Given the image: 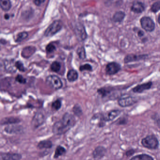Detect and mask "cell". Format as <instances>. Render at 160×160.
Returning a JSON list of instances; mask_svg holds the SVG:
<instances>
[{
  "mask_svg": "<svg viewBox=\"0 0 160 160\" xmlns=\"http://www.w3.org/2000/svg\"><path fill=\"white\" fill-rule=\"evenodd\" d=\"M152 83V82H148L147 83H144V84H141V85H138L132 89L133 91L135 92H143L146 90H148L151 88Z\"/></svg>",
  "mask_w": 160,
  "mask_h": 160,
  "instance_id": "obj_16",
  "label": "cell"
},
{
  "mask_svg": "<svg viewBox=\"0 0 160 160\" xmlns=\"http://www.w3.org/2000/svg\"><path fill=\"white\" fill-rule=\"evenodd\" d=\"M23 127L21 125H8L4 128V131L9 134H19L23 132Z\"/></svg>",
  "mask_w": 160,
  "mask_h": 160,
  "instance_id": "obj_12",
  "label": "cell"
},
{
  "mask_svg": "<svg viewBox=\"0 0 160 160\" xmlns=\"http://www.w3.org/2000/svg\"><path fill=\"white\" fill-rule=\"evenodd\" d=\"M66 152V150L64 147L62 146H58L55 150V153H54V158L57 159V158L59 157L60 156H62L64 155Z\"/></svg>",
  "mask_w": 160,
  "mask_h": 160,
  "instance_id": "obj_20",
  "label": "cell"
},
{
  "mask_svg": "<svg viewBox=\"0 0 160 160\" xmlns=\"http://www.w3.org/2000/svg\"><path fill=\"white\" fill-rule=\"evenodd\" d=\"M136 100L134 97L128 95L122 96L118 100V104L122 107L130 106L134 104Z\"/></svg>",
  "mask_w": 160,
  "mask_h": 160,
  "instance_id": "obj_7",
  "label": "cell"
},
{
  "mask_svg": "<svg viewBox=\"0 0 160 160\" xmlns=\"http://www.w3.org/2000/svg\"><path fill=\"white\" fill-rule=\"evenodd\" d=\"M106 152V150L104 147L99 146L93 151L92 153L93 158L95 160H99L104 156Z\"/></svg>",
  "mask_w": 160,
  "mask_h": 160,
  "instance_id": "obj_14",
  "label": "cell"
},
{
  "mask_svg": "<svg viewBox=\"0 0 160 160\" xmlns=\"http://www.w3.org/2000/svg\"><path fill=\"white\" fill-rule=\"evenodd\" d=\"M35 48L32 47H28L24 48L22 52V55L24 58H28L35 52Z\"/></svg>",
  "mask_w": 160,
  "mask_h": 160,
  "instance_id": "obj_19",
  "label": "cell"
},
{
  "mask_svg": "<svg viewBox=\"0 0 160 160\" xmlns=\"http://www.w3.org/2000/svg\"><path fill=\"white\" fill-rule=\"evenodd\" d=\"M76 122L73 115L69 113H65L61 119L54 123L52 132L57 135L64 134L75 126Z\"/></svg>",
  "mask_w": 160,
  "mask_h": 160,
  "instance_id": "obj_1",
  "label": "cell"
},
{
  "mask_svg": "<svg viewBox=\"0 0 160 160\" xmlns=\"http://www.w3.org/2000/svg\"><path fill=\"white\" fill-rule=\"evenodd\" d=\"M67 78L70 82H74L78 78V73L75 70H70L67 73Z\"/></svg>",
  "mask_w": 160,
  "mask_h": 160,
  "instance_id": "obj_21",
  "label": "cell"
},
{
  "mask_svg": "<svg viewBox=\"0 0 160 160\" xmlns=\"http://www.w3.org/2000/svg\"><path fill=\"white\" fill-rule=\"evenodd\" d=\"M151 10L153 12H157L160 10V1L153 3V5L152 6Z\"/></svg>",
  "mask_w": 160,
  "mask_h": 160,
  "instance_id": "obj_30",
  "label": "cell"
},
{
  "mask_svg": "<svg viewBox=\"0 0 160 160\" xmlns=\"http://www.w3.org/2000/svg\"><path fill=\"white\" fill-rule=\"evenodd\" d=\"M121 66L118 63L115 62H110L107 65L106 72L108 75H114L120 70Z\"/></svg>",
  "mask_w": 160,
  "mask_h": 160,
  "instance_id": "obj_11",
  "label": "cell"
},
{
  "mask_svg": "<svg viewBox=\"0 0 160 160\" xmlns=\"http://www.w3.org/2000/svg\"><path fill=\"white\" fill-rule=\"evenodd\" d=\"M46 82L49 87L54 90H58L61 88L62 83L60 78L56 75H50L48 77Z\"/></svg>",
  "mask_w": 160,
  "mask_h": 160,
  "instance_id": "obj_3",
  "label": "cell"
},
{
  "mask_svg": "<svg viewBox=\"0 0 160 160\" xmlns=\"http://www.w3.org/2000/svg\"><path fill=\"white\" fill-rule=\"evenodd\" d=\"M15 66L16 67L17 69H18L20 72H24L25 71V68L24 67L23 63L21 62L17 61L16 62Z\"/></svg>",
  "mask_w": 160,
  "mask_h": 160,
  "instance_id": "obj_31",
  "label": "cell"
},
{
  "mask_svg": "<svg viewBox=\"0 0 160 160\" xmlns=\"http://www.w3.org/2000/svg\"><path fill=\"white\" fill-rule=\"evenodd\" d=\"M62 102L60 100H57L54 101L52 104V108L54 110H58L61 108Z\"/></svg>",
  "mask_w": 160,
  "mask_h": 160,
  "instance_id": "obj_29",
  "label": "cell"
},
{
  "mask_svg": "<svg viewBox=\"0 0 160 160\" xmlns=\"http://www.w3.org/2000/svg\"><path fill=\"white\" fill-rule=\"evenodd\" d=\"M28 36V34L26 32H20L18 34L15 40V42H19L26 39Z\"/></svg>",
  "mask_w": 160,
  "mask_h": 160,
  "instance_id": "obj_24",
  "label": "cell"
},
{
  "mask_svg": "<svg viewBox=\"0 0 160 160\" xmlns=\"http://www.w3.org/2000/svg\"><path fill=\"white\" fill-rule=\"evenodd\" d=\"M120 113L119 110H112L107 113L105 115L102 116L101 120L102 122H100L99 125L102 126L103 125V122L109 121L114 119L115 118L118 116L119 114Z\"/></svg>",
  "mask_w": 160,
  "mask_h": 160,
  "instance_id": "obj_10",
  "label": "cell"
},
{
  "mask_svg": "<svg viewBox=\"0 0 160 160\" xmlns=\"http://www.w3.org/2000/svg\"><path fill=\"white\" fill-rule=\"evenodd\" d=\"M141 27L146 31L152 32L155 28L154 22L150 18L144 17L140 19Z\"/></svg>",
  "mask_w": 160,
  "mask_h": 160,
  "instance_id": "obj_6",
  "label": "cell"
},
{
  "mask_svg": "<svg viewBox=\"0 0 160 160\" xmlns=\"http://www.w3.org/2000/svg\"><path fill=\"white\" fill-rule=\"evenodd\" d=\"M53 147V143L51 140H42L39 142L37 145V148L41 149H50Z\"/></svg>",
  "mask_w": 160,
  "mask_h": 160,
  "instance_id": "obj_18",
  "label": "cell"
},
{
  "mask_svg": "<svg viewBox=\"0 0 160 160\" xmlns=\"http://www.w3.org/2000/svg\"><path fill=\"white\" fill-rule=\"evenodd\" d=\"M80 71H91L92 70V67L91 65L89 64H85L84 65H81L79 68Z\"/></svg>",
  "mask_w": 160,
  "mask_h": 160,
  "instance_id": "obj_32",
  "label": "cell"
},
{
  "mask_svg": "<svg viewBox=\"0 0 160 160\" xmlns=\"http://www.w3.org/2000/svg\"><path fill=\"white\" fill-rule=\"evenodd\" d=\"M56 50V48L52 44H49L46 47V51L48 53H52Z\"/></svg>",
  "mask_w": 160,
  "mask_h": 160,
  "instance_id": "obj_33",
  "label": "cell"
},
{
  "mask_svg": "<svg viewBox=\"0 0 160 160\" xmlns=\"http://www.w3.org/2000/svg\"><path fill=\"white\" fill-rule=\"evenodd\" d=\"M21 122V120L16 117H7L3 118L1 121V125H12L17 124Z\"/></svg>",
  "mask_w": 160,
  "mask_h": 160,
  "instance_id": "obj_13",
  "label": "cell"
},
{
  "mask_svg": "<svg viewBox=\"0 0 160 160\" xmlns=\"http://www.w3.org/2000/svg\"><path fill=\"white\" fill-rule=\"evenodd\" d=\"M45 121V117L41 112H37L33 116L31 122L32 129L35 130L42 126Z\"/></svg>",
  "mask_w": 160,
  "mask_h": 160,
  "instance_id": "obj_4",
  "label": "cell"
},
{
  "mask_svg": "<svg viewBox=\"0 0 160 160\" xmlns=\"http://www.w3.org/2000/svg\"><path fill=\"white\" fill-rule=\"evenodd\" d=\"M45 1H42V0H35V1H33L34 4L37 6H40Z\"/></svg>",
  "mask_w": 160,
  "mask_h": 160,
  "instance_id": "obj_35",
  "label": "cell"
},
{
  "mask_svg": "<svg viewBox=\"0 0 160 160\" xmlns=\"http://www.w3.org/2000/svg\"><path fill=\"white\" fill-rule=\"evenodd\" d=\"M73 112L75 116L78 117H80L82 115V110L80 106L78 104L75 105L73 108Z\"/></svg>",
  "mask_w": 160,
  "mask_h": 160,
  "instance_id": "obj_27",
  "label": "cell"
},
{
  "mask_svg": "<svg viewBox=\"0 0 160 160\" xmlns=\"http://www.w3.org/2000/svg\"><path fill=\"white\" fill-rule=\"evenodd\" d=\"M148 56L146 55H135L133 54H130V55H127L125 58H124V62L128 63L136 61H139L140 60L144 59L147 58Z\"/></svg>",
  "mask_w": 160,
  "mask_h": 160,
  "instance_id": "obj_15",
  "label": "cell"
},
{
  "mask_svg": "<svg viewBox=\"0 0 160 160\" xmlns=\"http://www.w3.org/2000/svg\"><path fill=\"white\" fill-rule=\"evenodd\" d=\"M142 144L148 148L155 149L158 147V141L155 137L150 135L142 139Z\"/></svg>",
  "mask_w": 160,
  "mask_h": 160,
  "instance_id": "obj_5",
  "label": "cell"
},
{
  "mask_svg": "<svg viewBox=\"0 0 160 160\" xmlns=\"http://www.w3.org/2000/svg\"><path fill=\"white\" fill-rule=\"evenodd\" d=\"M62 28V22L60 20H55L46 30L44 32L45 36L51 37L60 31Z\"/></svg>",
  "mask_w": 160,
  "mask_h": 160,
  "instance_id": "obj_2",
  "label": "cell"
},
{
  "mask_svg": "<svg viewBox=\"0 0 160 160\" xmlns=\"http://www.w3.org/2000/svg\"><path fill=\"white\" fill-rule=\"evenodd\" d=\"M158 22H159V24L160 25V15H159V17H158Z\"/></svg>",
  "mask_w": 160,
  "mask_h": 160,
  "instance_id": "obj_39",
  "label": "cell"
},
{
  "mask_svg": "<svg viewBox=\"0 0 160 160\" xmlns=\"http://www.w3.org/2000/svg\"><path fill=\"white\" fill-rule=\"evenodd\" d=\"M125 16V13L123 12H117L113 16V20L116 22H121L123 20Z\"/></svg>",
  "mask_w": 160,
  "mask_h": 160,
  "instance_id": "obj_22",
  "label": "cell"
},
{
  "mask_svg": "<svg viewBox=\"0 0 160 160\" xmlns=\"http://www.w3.org/2000/svg\"><path fill=\"white\" fill-rule=\"evenodd\" d=\"M4 18H5V19H9V18H10V16H9V14H5L4 15Z\"/></svg>",
  "mask_w": 160,
  "mask_h": 160,
  "instance_id": "obj_38",
  "label": "cell"
},
{
  "mask_svg": "<svg viewBox=\"0 0 160 160\" xmlns=\"http://www.w3.org/2000/svg\"><path fill=\"white\" fill-rule=\"evenodd\" d=\"M138 35L139 37H142L144 35V32L142 31H138Z\"/></svg>",
  "mask_w": 160,
  "mask_h": 160,
  "instance_id": "obj_36",
  "label": "cell"
},
{
  "mask_svg": "<svg viewBox=\"0 0 160 160\" xmlns=\"http://www.w3.org/2000/svg\"><path fill=\"white\" fill-rule=\"evenodd\" d=\"M133 153L134 151L132 150L129 151L127 152L126 154H127V155H132V154Z\"/></svg>",
  "mask_w": 160,
  "mask_h": 160,
  "instance_id": "obj_37",
  "label": "cell"
},
{
  "mask_svg": "<svg viewBox=\"0 0 160 160\" xmlns=\"http://www.w3.org/2000/svg\"><path fill=\"white\" fill-rule=\"evenodd\" d=\"M131 10L136 13H140L145 10V6L142 2H135L132 5Z\"/></svg>",
  "mask_w": 160,
  "mask_h": 160,
  "instance_id": "obj_17",
  "label": "cell"
},
{
  "mask_svg": "<svg viewBox=\"0 0 160 160\" xmlns=\"http://www.w3.org/2000/svg\"><path fill=\"white\" fill-rule=\"evenodd\" d=\"M75 32L76 34L77 37L80 41H84L87 37V32L85 30L84 26L78 23L76 24L75 27Z\"/></svg>",
  "mask_w": 160,
  "mask_h": 160,
  "instance_id": "obj_8",
  "label": "cell"
},
{
  "mask_svg": "<svg viewBox=\"0 0 160 160\" xmlns=\"http://www.w3.org/2000/svg\"><path fill=\"white\" fill-rule=\"evenodd\" d=\"M77 54L78 57L81 59L85 58L86 57V52L85 48L83 47L79 48L77 50Z\"/></svg>",
  "mask_w": 160,
  "mask_h": 160,
  "instance_id": "obj_28",
  "label": "cell"
},
{
  "mask_svg": "<svg viewBox=\"0 0 160 160\" xmlns=\"http://www.w3.org/2000/svg\"><path fill=\"white\" fill-rule=\"evenodd\" d=\"M0 5L3 11H8L11 9L12 4H11V1L9 0H5V1L2 0L0 2Z\"/></svg>",
  "mask_w": 160,
  "mask_h": 160,
  "instance_id": "obj_23",
  "label": "cell"
},
{
  "mask_svg": "<svg viewBox=\"0 0 160 160\" xmlns=\"http://www.w3.org/2000/svg\"><path fill=\"white\" fill-rule=\"evenodd\" d=\"M51 69L53 72H59L61 69V64L60 62L58 61H55L51 65Z\"/></svg>",
  "mask_w": 160,
  "mask_h": 160,
  "instance_id": "obj_26",
  "label": "cell"
},
{
  "mask_svg": "<svg viewBox=\"0 0 160 160\" xmlns=\"http://www.w3.org/2000/svg\"><path fill=\"white\" fill-rule=\"evenodd\" d=\"M22 156L17 152H2L0 155V160H21Z\"/></svg>",
  "mask_w": 160,
  "mask_h": 160,
  "instance_id": "obj_9",
  "label": "cell"
},
{
  "mask_svg": "<svg viewBox=\"0 0 160 160\" xmlns=\"http://www.w3.org/2000/svg\"><path fill=\"white\" fill-rule=\"evenodd\" d=\"M131 160H153L152 157L147 154H141L135 156L131 159Z\"/></svg>",
  "mask_w": 160,
  "mask_h": 160,
  "instance_id": "obj_25",
  "label": "cell"
},
{
  "mask_svg": "<svg viewBox=\"0 0 160 160\" xmlns=\"http://www.w3.org/2000/svg\"><path fill=\"white\" fill-rule=\"evenodd\" d=\"M16 80L20 84H25L27 82L26 79L21 75H18L16 77Z\"/></svg>",
  "mask_w": 160,
  "mask_h": 160,
  "instance_id": "obj_34",
  "label": "cell"
}]
</instances>
